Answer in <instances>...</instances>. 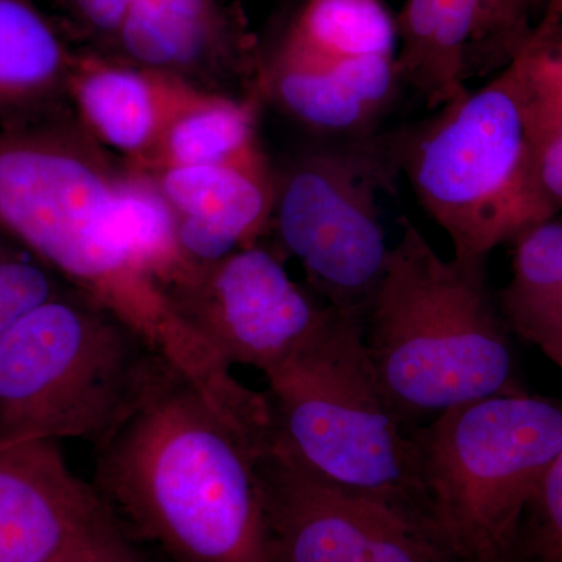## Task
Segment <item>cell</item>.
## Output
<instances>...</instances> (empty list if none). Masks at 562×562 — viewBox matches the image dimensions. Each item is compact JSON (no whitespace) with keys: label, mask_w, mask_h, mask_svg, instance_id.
Instances as JSON below:
<instances>
[{"label":"cell","mask_w":562,"mask_h":562,"mask_svg":"<svg viewBox=\"0 0 562 562\" xmlns=\"http://www.w3.org/2000/svg\"><path fill=\"white\" fill-rule=\"evenodd\" d=\"M168 297L225 366L265 375L302 349L331 310L299 286L283 260L260 243L201 266Z\"/></svg>","instance_id":"obj_9"},{"label":"cell","mask_w":562,"mask_h":562,"mask_svg":"<svg viewBox=\"0 0 562 562\" xmlns=\"http://www.w3.org/2000/svg\"><path fill=\"white\" fill-rule=\"evenodd\" d=\"M391 160L453 257L487 260L532 225L558 216L536 176L520 57L483 87L384 131Z\"/></svg>","instance_id":"obj_4"},{"label":"cell","mask_w":562,"mask_h":562,"mask_svg":"<svg viewBox=\"0 0 562 562\" xmlns=\"http://www.w3.org/2000/svg\"><path fill=\"white\" fill-rule=\"evenodd\" d=\"M425 524L449 560L512 549L543 475L562 449V398L491 395L452 406L412 432Z\"/></svg>","instance_id":"obj_5"},{"label":"cell","mask_w":562,"mask_h":562,"mask_svg":"<svg viewBox=\"0 0 562 562\" xmlns=\"http://www.w3.org/2000/svg\"><path fill=\"white\" fill-rule=\"evenodd\" d=\"M162 361L128 325L66 288L0 333V441L98 446Z\"/></svg>","instance_id":"obj_6"},{"label":"cell","mask_w":562,"mask_h":562,"mask_svg":"<svg viewBox=\"0 0 562 562\" xmlns=\"http://www.w3.org/2000/svg\"><path fill=\"white\" fill-rule=\"evenodd\" d=\"M177 214L181 249L198 265L255 246L271 227L273 168L184 166L150 173Z\"/></svg>","instance_id":"obj_16"},{"label":"cell","mask_w":562,"mask_h":562,"mask_svg":"<svg viewBox=\"0 0 562 562\" xmlns=\"http://www.w3.org/2000/svg\"><path fill=\"white\" fill-rule=\"evenodd\" d=\"M446 562H532L530 558L527 557V554H524L520 552L519 549H517L516 546H514L512 549L506 550V552H503L501 554H495V557L486 558V560H480V561H457V560H447Z\"/></svg>","instance_id":"obj_29"},{"label":"cell","mask_w":562,"mask_h":562,"mask_svg":"<svg viewBox=\"0 0 562 562\" xmlns=\"http://www.w3.org/2000/svg\"><path fill=\"white\" fill-rule=\"evenodd\" d=\"M63 290L54 272L0 235V333Z\"/></svg>","instance_id":"obj_21"},{"label":"cell","mask_w":562,"mask_h":562,"mask_svg":"<svg viewBox=\"0 0 562 562\" xmlns=\"http://www.w3.org/2000/svg\"><path fill=\"white\" fill-rule=\"evenodd\" d=\"M272 436V416L225 405L165 360L94 446L92 487L172 562H279L258 465Z\"/></svg>","instance_id":"obj_1"},{"label":"cell","mask_w":562,"mask_h":562,"mask_svg":"<svg viewBox=\"0 0 562 562\" xmlns=\"http://www.w3.org/2000/svg\"><path fill=\"white\" fill-rule=\"evenodd\" d=\"M397 24L383 0H302L286 31L260 61L325 66L395 57Z\"/></svg>","instance_id":"obj_19"},{"label":"cell","mask_w":562,"mask_h":562,"mask_svg":"<svg viewBox=\"0 0 562 562\" xmlns=\"http://www.w3.org/2000/svg\"><path fill=\"white\" fill-rule=\"evenodd\" d=\"M198 88L171 74L87 50L74 58L68 101L81 127L103 149L140 169L176 111Z\"/></svg>","instance_id":"obj_14"},{"label":"cell","mask_w":562,"mask_h":562,"mask_svg":"<svg viewBox=\"0 0 562 562\" xmlns=\"http://www.w3.org/2000/svg\"><path fill=\"white\" fill-rule=\"evenodd\" d=\"M531 131L562 125V43L535 40L520 55Z\"/></svg>","instance_id":"obj_23"},{"label":"cell","mask_w":562,"mask_h":562,"mask_svg":"<svg viewBox=\"0 0 562 562\" xmlns=\"http://www.w3.org/2000/svg\"><path fill=\"white\" fill-rule=\"evenodd\" d=\"M562 22V0H550L549 9H547L546 18H543L541 29L535 40L543 38L549 35L553 29H557Z\"/></svg>","instance_id":"obj_28"},{"label":"cell","mask_w":562,"mask_h":562,"mask_svg":"<svg viewBox=\"0 0 562 562\" xmlns=\"http://www.w3.org/2000/svg\"><path fill=\"white\" fill-rule=\"evenodd\" d=\"M538 40H553L558 41V43H562V22L560 25H558L557 29H553L552 32L549 33V35L543 36V38Z\"/></svg>","instance_id":"obj_30"},{"label":"cell","mask_w":562,"mask_h":562,"mask_svg":"<svg viewBox=\"0 0 562 562\" xmlns=\"http://www.w3.org/2000/svg\"><path fill=\"white\" fill-rule=\"evenodd\" d=\"M398 179L384 131L358 140H317L273 168L271 227L301 262L310 286L335 308L364 322L391 247L380 194Z\"/></svg>","instance_id":"obj_8"},{"label":"cell","mask_w":562,"mask_h":562,"mask_svg":"<svg viewBox=\"0 0 562 562\" xmlns=\"http://www.w3.org/2000/svg\"><path fill=\"white\" fill-rule=\"evenodd\" d=\"M120 206L127 241L151 280L166 295L190 283L201 265L190 260L181 249L176 211L157 180L150 173L124 165Z\"/></svg>","instance_id":"obj_20"},{"label":"cell","mask_w":562,"mask_h":562,"mask_svg":"<svg viewBox=\"0 0 562 562\" xmlns=\"http://www.w3.org/2000/svg\"><path fill=\"white\" fill-rule=\"evenodd\" d=\"M514 546L532 562H562V449L543 475Z\"/></svg>","instance_id":"obj_22"},{"label":"cell","mask_w":562,"mask_h":562,"mask_svg":"<svg viewBox=\"0 0 562 562\" xmlns=\"http://www.w3.org/2000/svg\"><path fill=\"white\" fill-rule=\"evenodd\" d=\"M279 562H446L427 524L314 475L272 441L258 458Z\"/></svg>","instance_id":"obj_10"},{"label":"cell","mask_w":562,"mask_h":562,"mask_svg":"<svg viewBox=\"0 0 562 562\" xmlns=\"http://www.w3.org/2000/svg\"><path fill=\"white\" fill-rule=\"evenodd\" d=\"M47 562H146L131 535L109 512Z\"/></svg>","instance_id":"obj_25"},{"label":"cell","mask_w":562,"mask_h":562,"mask_svg":"<svg viewBox=\"0 0 562 562\" xmlns=\"http://www.w3.org/2000/svg\"><path fill=\"white\" fill-rule=\"evenodd\" d=\"M260 55L246 22L220 0H131L106 57L224 91L231 80L255 90Z\"/></svg>","instance_id":"obj_12"},{"label":"cell","mask_w":562,"mask_h":562,"mask_svg":"<svg viewBox=\"0 0 562 562\" xmlns=\"http://www.w3.org/2000/svg\"><path fill=\"white\" fill-rule=\"evenodd\" d=\"M362 328L384 394L405 425L524 391L487 260H446L406 217Z\"/></svg>","instance_id":"obj_3"},{"label":"cell","mask_w":562,"mask_h":562,"mask_svg":"<svg viewBox=\"0 0 562 562\" xmlns=\"http://www.w3.org/2000/svg\"><path fill=\"white\" fill-rule=\"evenodd\" d=\"M74 58L32 0H0V124L63 110Z\"/></svg>","instance_id":"obj_17"},{"label":"cell","mask_w":562,"mask_h":562,"mask_svg":"<svg viewBox=\"0 0 562 562\" xmlns=\"http://www.w3.org/2000/svg\"><path fill=\"white\" fill-rule=\"evenodd\" d=\"M109 512L55 442L0 441V562H47Z\"/></svg>","instance_id":"obj_13"},{"label":"cell","mask_w":562,"mask_h":562,"mask_svg":"<svg viewBox=\"0 0 562 562\" xmlns=\"http://www.w3.org/2000/svg\"><path fill=\"white\" fill-rule=\"evenodd\" d=\"M550 0H406L395 69L428 110L491 79L530 47Z\"/></svg>","instance_id":"obj_11"},{"label":"cell","mask_w":562,"mask_h":562,"mask_svg":"<svg viewBox=\"0 0 562 562\" xmlns=\"http://www.w3.org/2000/svg\"><path fill=\"white\" fill-rule=\"evenodd\" d=\"M131 0H55L69 27L88 49L110 55L127 16Z\"/></svg>","instance_id":"obj_24"},{"label":"cell","mask_w":562,"mask_h":562,"mask_svg":"<svg viewBox=\"0 0 562 562\" xmlns=\"http://www.w3.org/2000/svg\"><path fill=\"white\" fill-rule=\"evenodd\" d=\"M262 102L317 140H358L382 133L383 121L405 90L394 57H366L325 66L260 61Z\"/></svg>","instance_id":"obj_15"},{"label":"cell","mask_w":562,"mask_h":562,"mask_svg":"<svg viewBox=\"0 0 562 562\" xmlns=\"http://www.w3.org/2000/svg\"><path fill=\"white\" fill-rule=\"evenodd\" d=\"M536 176L547 201L557 213L562 211V125L531 131Z\"/></svg>","instance_id":"obj_26"},{"label":"cell","mask_w":562,"mask_h":562,"mask_svg":"<svg viewBox=\"0 0 562 562\" xmlns=\"http://www.w3.org/2000/svg\"><path fill=\"white\" fill-rule=\"evenodd\" d=\"M265 376L281 449L314 475L424 520L412 432L384 394L361 321L331 308L313 338Z\"/></svg>","instance_id":"obj_7"},{"label":"cell","mask_w":562,"mask_h":562,"mask_svg":"<svg viewBox=\"0 0 562 562\" xmlns=\"http://www.w3.org/2000/svg\"><path fill=\"white\" fill-rule=\"evenodd\" d=\"M535 347L542 351L547 360L562 369V288L557 301H554L549 321L543 327L541 338Z\"/></svg>","instance_id":"obj_27"},{"label":"cell","mask_w":562,"mask_h":562,"mask_svg":"<svg viewBox=\"0 0 562 562\" xmlns=\"http://www.w3.org/2000/svg\"><path fill=\"white\" fill-rule=\"evenodd\" d=\"M124 161L72 110L0 124V235L138 333L195 382L221 361L136 260L120 206Z\"/></svg>","instance_id":"obj_2"},{"label":"cell","mask_w":562,"mask_h":562,"mask_svg":"<svg viewBox=\"0 0 562 562\" xmlns=\"http://www.w3.org/2000/svg\"><path fill=\"white\" fill-rule=\"evenodd\" d=\"M262 103L258 91L236 94L198 88L176 111L154 154L138 171L268 160L258 143Z\"/></svg>","instance_id":"obj_18"}]
</instances>
